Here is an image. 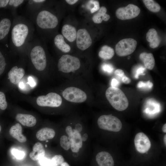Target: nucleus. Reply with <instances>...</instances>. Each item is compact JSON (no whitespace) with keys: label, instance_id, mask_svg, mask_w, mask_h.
I'll return each mask as SVG.
<instances>
[{"label":"nucleus","instance_id":"obj_8","mask_svg":"<svg viewBox=\"0 0 166 166\" xmlns=\"http://www.w3.org/2000/svg\"><path fill=\"white\" fill-rule=\"evenodd\" d=\"M62 96L67 101L74 103L83 102L87 98L86 94L84 91L74 87L66 88L62 93Z\"/></svg>","mask_w":166,"mask_h":166},{"label":"nucleus","instance_id":"obj_38","mask_svg":"<svg viewBox=\"0 0 166 166\" xmlns=\"http://www.w3.org/2000/svg\"><path fill=\"white\" fill-rule=\"evenodd\" d=\"M145 69V68L141 66L138 68L136 71V73L135 75V78L138 79L139 76L140 75H144L145 74L143 73Z\"/></svg>","mask_w":166,"mask_h":166},{"label":"nucleus","instance_id":"obj_28","mask_svg":"<svg viewBox=\"0 0 166 166\" xmlns=\"http://www.w3.org/2000/svg\"><path fill=\"white\" fill-rule=\"evenodd\" d=\"M143 2L146 7L150 11L157 12L160 10V5L153 0H143Z\"/></svg>","mask_w":166,"mask_h":166},{"label":"nucleus","instance_id":"obj_15","mask_svg":"<svg viewBox=\"0 0 166 166\" xmlns=\"http://www.w3.org/2000/svg\"><path fill=\"white\" fill-rule=\"evenodd\" d=\"M25 71L22 67L13 66L8 73V79L12 83L16 85L19 82L25 74Z\"/></svg>","mask_w":166,"mask_h":166},{"label":"nucleus","instance_id":"obj_2","mask_svg":"<svg viewBox=\"0 0 166 166\" xmlns=\"http://www.w3.org/2000/svg\"><path fill=\"white\" fill-rule=\"evenodd\" d=\"M28 19L34 25L38 36L41 37L44 31L56 28L58 23L57 17L42 6L29 15Z\"/></svg>","mask_w":166,"mask_h":166},{"label":"nucleus","instance_id":"obj_32","mask_svg":"<svg viewBox=\"0 0 166 166\" xmlns=\"http://www.w3.org/2000/svg\"><path fill=\"white\" fill-rule=\"evenodd\" d=\"M152 83L150 81L147 82L140 81L137 84V87L139 88L145 89H150L153 86Z\"/></svg>","mask_w":166,"mask_h":166},{"label":"nucleus","instance_id":"obj_29","mask_svg":"<svg viewBox=\"0 0 166 166\" xmlns=\"http://www.w3.org/2000/svg\"><path fill=\"white\" fill-rule=\"evenodd\" d=\"M86 6L92 13L98 10L100 8V4L98 1L93 0H91L89 1L87 4Z\"/></svg>","mask_w":166,"mask_h":166},{"label":"nucleus","instance_id":"obj_6","mask_svg":"<svg viewBox=\"0 0 166 166\" xmlns=\"http://www.w3.org/2000/svg\"><path fill=\"white\" fill-rule=\"evenodd\" d=\"M81 65L79 59L69 54L62 55L58 60V70L63 72L68 73L78 69Z\"/></svg>","mask_w":166,"mask_h":166},{"label":"nucleus","instance_id":"obj_21","mask_svg":"<svg viewBox=\"0 0 166 166\" xmlns=\"http://www.w3.org/2000/svg\"><path fill=\"white\" fill-rule=\"evenodd\" d=\"M61 32L63 35L70 42L74 41L76 38V29L74 26L70 25H64L62 27Z\"/></svg>","mask_w":166,"mask_h":166},{"label":"nucleus","instance_id":"obj_9","mask_svg":"<svg viewBox=\"0 0 166 166\" xmlns=\"http://www.w3.org/2000/svg\"><path fill=\"white\" fill-rule=\"evenodd\" d=\"M62 99L60 95L57 93L51 92L46 95L39 96L36 100L37 105L40 106L57 107L60 106Z\"/></svg>","mask_w":166,"mask_h":166},{"label":"nucleus","instance_id":"obj_18","mask_svg":"<svg viewBox=\"0 0 166 166\" xmlns=\"http://www.w3.org/2000/svg\"><path fill=\"white\" fill-rule=\"evenodd\" d=\"M33 150L29 154L30 158L33 160H39L44 157L45 151L43 144L37 142L33 147Z\"/></svg>","mask_w":166,"mask_h":166},{"label":"nucleus","instance_id":"obj_36","mask_svg":"<svg viewBox=\"0 0 166 166\" xmlns=\"http://www.w3.org/2000/svg\"><path fill=\"white\" fill-rule=\"evenodd\" d=\"M102 70L106 73H110L113 71V68L112 65L110 64L104 63L102 66Z\"/></svg>","mask_w":166,"mask_h":166},{"label":"nucleus","instance_id":"obj_5","mask_svg":"<svg viewBox=\"0 0 166 166\" xmlns=\"http://www.w3.org/2000/svg\"><path fill=\"white\" fill-rule=\"evenodd\" d=\"M97 122L100 128L109 131L118 132L121 130L122 127L121 121L112 115L101 116L98 118Z\"/></svg>","mask_w":166,"mask_h":166},{"label":"nucleus","instance_id":"obj_53","mask_svg":"<svg viewBox=\"0 0 166 166\" xmlns=\"http://www.w3.org/2000/svg\"><path fill=\"white\" fill-rule=\"evenodd\" d=\"M46 142H48V140H46Z\"/></svg>","mask_w":166,"mask_h":166},{"label":"nucleus","instance_id":"obj_22","mask_svg":"<svg viewBox=\"0 0 166 166\" xmlns=\"http://www.w3.org/2000/svg\"><path fill=\"white\" fill-rule=\"evenodd\" d=\"M55 134V131L53 129L46 127L39 130L36 134V136L39 140L43 141L53 138Z\"/></svg>","mask_w":166,"mask_h":166},{"label":"nucleus","instance_id":"obj_14","mask_svg":"<svg viewBox=\"0 0 166 166\" xmlns=\"http://www.w3.org/2000/svg\"><path fill=\"white\" fill-rule=\"evenodd\" d=\"M14 17H5L0 21V41L3 40L8 35L12 26Z\"/></svg>","mask_w":166,"mask_h":166},{"label":"nucleus","instance_id":"obj_34","mask_svg":"<svg viewBox=\"0 0 166 166\" xmlns=\"http://www.w3.org/2000/svg\"><path fill=\"white\" fill-rule=\"evenodd\" d=\"M7 106L5 95L3 93L0 92V109L2 110H5Z\"/></svg>","mask_w":166,"mask_h":166},{"label":"nucleus","instance_id":"obj_30","mask_svg":"<svg viewBox=\"0 0 166 166\" xmlns=\"http://www.w3.org/2000/svg\"><path fill=\"white\" fill-rule=\"evenodd\" d=\"M64 162L63 157L61 155H56L50 159L49 166H59Z\"/></svg>","mask_w":166,"mask_h":166},{"label":"nucleus","instance_id":"obj_7","mask_svg":"<svg viewBox=\"0 0 166 166\" xmlns=\"http://www.w3.org/2000/svg\"><path fill=\"white\" fill-rule=\"evenodd\" d=\"M137 44V42L133 38L123 39L120 41L116 45V52L120 57L129 55L135 51Z\"/></svg>","mask_w":166,"mask_h":166},{"label":"nucleus","instance_id":"obj_13","mask_svg":"<svg viewBox=\"0 0 166 166\" xmlns=\"http://www.w3.org/2000/svg\"><path fill=\"white\" fill-rule=\"evenodd\" d=\"M68 138L71 142L70 148L73 152H78L82 146V140L79 132L75 129L68 135Z\"/></svg>","mask_w":166,"mask_h":166},{"label":"nucleus","instance_id":"obj_46","mask_svg":"<svg viewBox=\"0 0 166 166\" xmlns=\"http://www.w3.org/2000/svg\"><path fill=\"white\" fill-rule=\"evenodd\" d=\"M88 137V136L87 134L86 133L84 134L83 136L82 137V141H85L87 140Z\"/></svg>","mask_w":166,"mask_h":166},{"label":"nucleus","instance_id":"obj_51","mask_svg":"<svg viewBox=\"0 0 166 166\" xmlns=\"http://www.w3.org/2000/svg\"><path fill=\"white\" fill-rule=\"evenodd\" d=\"M1 125H0V132L1 131Z\"/></svg>","mask_w":166,"mask_h":166},{"label":"nucleus","instance_id":"obj_26","mask_svg":"<svg viewBox=\"0 0 166 166\" xmlns=\"http://www.w3.org/2000/svg\"><path fill=\"white\" fill-rule=\"evenodd\" d=\"M27 1L26 5V11L29 15L35 12L42 7L45 0H31Z\"/></svg>","mask_w":166,"mask_h":166},{"label":"nucleus","instance_id":"obj_20","mask_svg":"<svg viewBox=\"0 0 166 166\" xmlns=\"http://www.w3.org/2000/svg\"><path fill=\"white\" fill-rule=\"evenodd\" d=\"M22 132V126L18 123L12 126L9 130V133L12 137L19 142L23 143L26 141V138Z\"/></svg>","mask_w":166,"mask_h":166},{"label":"nucleus","instance_id":"obj_3","mask_svg":"<svg viewBox=\"0 0 166 166\" xmlns=\"http://www.w3.org/2000/svg\"><path fill=\"white\" fill-rule=\"evenodd\" d=\"M26 53L29 54L31 62L36 70L42 71L45 69L47 65L46 52L38 37L35 36L29 43Z\"/></svg>","mask_w":166,"mask_h":166},{"label":"nucleus","instance_id":"obj_42","mask_svg":"<svg viewBox=\"0 0 166 166\" xmlns=\"http://www.w3.org/2000/svg\"><path fill=\"white\" fill-rule=\"evenodd\" d=\"M119 85V82L115 78L112 79L111 82V86L117 87Z\"/></svg>","mask_w":166,"mask_h":166},{"label":"nucleus","instance_id":"obj_10","mask_svg":"<svg viewBox=\"0 0 166 166\" xmlns=\"http://www.w3.org/2000/svg\"><path fill=\"white\" fill-rule=\"evenodd\" d=\"M140 9L136 5L130 4L125 7L118 8L116 12L118 18L121 20L131 19L137 16Z\"/></svg>","mask_w":166,"mask_h":166},{"label":"nucleus","instance_id":"obj_19","mask_svg":"<svg viewBox=\"0 0 166 166\" xmlns=\"http://www.w3.org/2000/svg\"><path fill=\"white\" fill-rule=\"evenodd\" d=\"M146 39L149 42L150 47L155 48L158 46L160 42V39L158 35L156 30L153 28L149 29L146 34Z\"/></svg>","mask_w":166,"mask_h":166},{"label":"nucleus","instance_id":"obj_50","mask_svg":"<svg viewBox=\"0 0 166 166\" xmlns=\"http://www.w3.org/2000/svg\"><path fill=\"white\" fill-rule=\"evenodd\" d=\"M164 143L165 145L166 146V135H165L164 136Z\"/></svg>","mask_w":166,"mask_h":166},{"label":"nucleus","instance_id":"obj_39","mask_svg":"<svg viewBox=\"0 0 166 166\" xmlns=\"http://www.w3.org/2000/svg\"><path fill=\"white\" fill-rule=\"evenodd\" d=\"M10 0H0V8H4L6 7L8 5L9 6L11 9V13L12 10L11 6L9 5V2Z\"/></svg>","mask_w":166,"mask_h":166},{"label":"nucleus","instance_id":"obj_1","mask_svg":"<svg viewBox=\"0 0 166 166\" xmlns=\"http://www.w3.org/2000/svg\"><path fill=\"white\" fill-rule=\"evenodd\" d=\"M35 30L32 22L25 16H14L10 31V47L13 52L26 53L28 45L35 36Z\"/></svg>","mask_w":166,"mask_h":166},{"label":"nucleus","instance_id":"obj_41","mask_svg":"<svg viewBox=\"0 0 166 166\" xmlns=\"http://www.w3.org/2000/svg\"><path fill=\"white\" fill-rule=\"evenodd\" d=\"M28 83L31 87H34L36 85V83L33 78L31 76H29L28 78Z\"/></svg>","mask_w":166,"mask_h":166},{"label":"nucleus","instance_id":"obj_47","mask_svg":"<svg viewBox=\"0 0 166 166\" xmlns=\"http://www.w3.org/2000/svg\"><path fill=\"white\" fill-rule=\"evenodd\" d=\"M19 87L20 88L23 89L25 88V85L22 82H20L19 84Z\"/></svg>","mask_w":166,"mask_h":166},{"label":"nucleus","instance_id":"obj_43","mask_svg":"<svg viewBox=\"0 0 166 166\" xmlns=\"http://www.w3.org/2000/svg\"><path fill=\"white\" fill-rule=\"evenodd\" d=\"M121 80L123 83L125 84H128L131 82V80L128 77L124 75L122 78Z\"/></svg>","mask_w":166,"mask_h":166},{"label":"nucleus","instance_id":"obj_27","mask_svg":"<svg viewBox=\"0 0 166 166\" xmlns=\"http://www.w3.org/2000/svg\"><path fill=\"white\" fill-rule=\"evenodd\" d=\"M114 54L113 49L111 47L105 45L103 46L99 52V56L101 58L108 60L112 58Z\"/></svg>","mask_w":166,"mask_h":166},{"label":"nucleus","instance_id":"obj_31","mask_svg":"<svg viewBox=\"0 0 166 166\" xmlns=\"http://www.w3.org/2000/svg\"><path fill=\"white\" fill-rule=\"evenodd\" d=\"M60 144L61 146L66 150H69L70 148L71 142L68 137L65 135H63L61 137Z\"/></svg>","mask_w":166,"mask_h":166},{"label":"nucleus","instance_id":"obj_16","mask_svg":"<svg viewBox=\"0 0 166 166\" xmlns=\"http://www.w3.org/2000/svg\"><path fill=\"white\" fill-rule=\"evenodd\" d=\"M96 159L99 166H114L113 159L107 152L102 151L98 153L96 156Z\"/></svg>","mask_w":166,"mask_h":166},{"label":"nucleus","instance_id":"obj_40","mask_svg":"<svg viewBox=\"0 0 166 166\" xmlns=\"http://www.w3.org/2000/svg\"><path fill=\"white\" fill-rule=\"evenodd\" d=\"M115 75L118 77L122 78L125 75L124 72L121 69H116L114 72Z\"/></svg>","mask_w":166,"mask_h":166},{"label":"nucleus","instance_id":"obj_52","mask_svg":"<svg viewBox=\"0 0 166 166\" xmlns=\"http://www.w3.org/2000/svg\"><path fill=\"white\" fill-rule=\"evenodd\" d=\"M45 147H47V145H45Z\"/></svg>","mask_w":166,"mask_h":166},{"label":"nucleus","instance_id":"obj_24","mask_svg":"<svg viewBox=\"0 0 166 166\" xmlns=\"http://www.w3.org/2000/svg\"><path fill=\"white\" fill-rule=\"evenodd\" d=\"M107 9L105 6L100 7L98 12L94 14L93 17V22L95 23H100L103 20L108 21L110 18V16L107 14Z\"/></svg>","mask_w":166,"mask_h":166},{"label":"nucleus","instance_id":"obj_23","mask_svg":"<svg viewBox=\"0 0 166 166\" xmlns=\"http://www.w3.org/2000/svg\"><path fill=\"white\" fill-rule=\"evenodd\" d=\"M54 42L56 47L64 53L69 52L71 48L65 42L63 36L61 34L56 35L54 38Z\"/></svg>","mask_w":166,"mask_h":166},{"label":"nucleus","instance_id":"obj_44","mask_svg":"<svg viewBox=\"0 0 166 166\" xmlns=\"http://www.w3.org/2000/svg\"><path fill=\"white\" fill-rule=\"evenodd\" d=\"M82 127L79 124H77L75 126V129L79 132H80L82 130Z\"/></svg>","mask_w":166,"mask_h":166},{"label":"nucleus","instance_id":"obj_17","mask_svg":"<svg viewBox=\"0 0 166 166\" xmlns=\"http://www.w3.org/2000/svg\"><path fill=\"white\" fill-rule=\"evenodd\" d=\"M16 119L22 125L29 127L35 126L37 122L35 117L30 114L18 113Z\"/></svg>","mask_w":166,"mask_h":166},{"label":"nucleus","instance_id":"obj_25","mask_svg":"<svg viewBox=\"0 0 166 166\" xmlns=\"http://www.w3.org/2000/svg\"><path fill=\"white\" fill-rule=\"evenodd\" d=\"M140 59L143 61L145 67L152 69L155 65V59L153 54L151 53H141L140 55Z\"/></svg>","mask_w":166,"mask_h":166},{"label":"nucleus","instance_id":"obj_49","mask_svg":"<svg viewBox=\"0 0 166 166\" xmlns=\"http://www.w3.org/2000/svg\"><path fill=\"white\" fill-rule=\"evenodd\" d=\"M61 166H70V165L67 162H64L61 165Z\"/></svg>","mask_w":166,"mask_h":166},{"label":"nucleus","instance_id":"obj_37","mask_svg":"<svg viewBox=\"0 0 166 166\" xmlns=\"http://www.w3.org/2000/svg\"><path fill=\"white\" fill-rule=\"evenodd\" d=\"M50 159L44 157L38 160V163L41 166H49Z\"/></svg>","mask_w":166,"mask_h":166},{"label":"nucleus","instance_id":"obj_11","mask_svg":"<svg viewBox=\"0 0 166 166\" xmlns=\"http://www.w3.org/2000/svg\"><path fill=\"white\" fill-rule=\"evenodd\" d=\"M134 143L136 150L142 153L148 152L151 146V142L148 137L142 132H139L136 135Z\"/></svg>","mask_w":166,"mask_h":166},{"label":"nucleus","instance_id":"obj_12","mask_svg":"<svg viewBox=\"0 0 166 166\" xmlns=\"http://www.w3.org/2000/svg\"><path fill=\"white\" fill-rule=\"evenodd\" d=\"M76 44L77 47L84 50L91 45L92 40L87 31L85 29H79L77 32Z\"/></svg>","mask_w":166,"mask_h":166},{"label":"nucleus","instance_id":"obj_33","mask_svg":"<svg viewBox=\"0 0 166 166\" xmlns=\"http://www.w3.org/2000/svg\"><path fill=\"white\" fill-rule=\"evenodd\" d=\"M11 153L15 158L18 160L23 159L25 155L24 152L15 148L11 150Z\"/></svg>","mask_w":166,"mask_h":166},{"label":"nucleus","instance_id":"obj_35","mask_svg":"<svg viewBox=\"0 0 166 166\" xmlns=\"http://www.w3.org/2000/svg\"><path fill=\"white\" fill-rule=\"evenodd\" d=\"M6 65V59L0 50V75L4 72Z\"/></svg>","mask_w":166,"mask_h":166},{"label":"nucleus","instance_id":"obj_4","mask_svg":"<svg viewBox=\"0 0 166 166\" xmlns=\"http://www.w3.org/2000/svg\"><path fill=\"white\" fill-rule=\"evenodd\" d=\"M105 96L112 107L117 110L124 111L128 106V101L126 97L118 88L109 87L106 91Z\"/></svg>","mask_w":166,"mask_h":166},{"label":"nucleus","instance_id":"obj_45","mask_svg":"<svg viewBox=\"0 0 166 166\" xmlns=\"http://www.w3.org/2000/svg\"><path fill=\"white\" fill-rule=\"evenodd\" d=\"M78 1V0H66L65 1L69 4L73 5Z\"/></svg>","mask_w":166,"mask_h":166},{"label":"nucleus","instance_id":"obj_48","mask_svg":"<svg viewBox=\"0 0 166 166\" xmlns=\"http://www.w3.org/2000/svg\"><path fill=\"white\" fill-rule=\"evenodd\" d=\"M162 131H163L166 133V124H165L162 127Z\"/></svg>","mask_w":166,"mask_h":166}]
</instances>
